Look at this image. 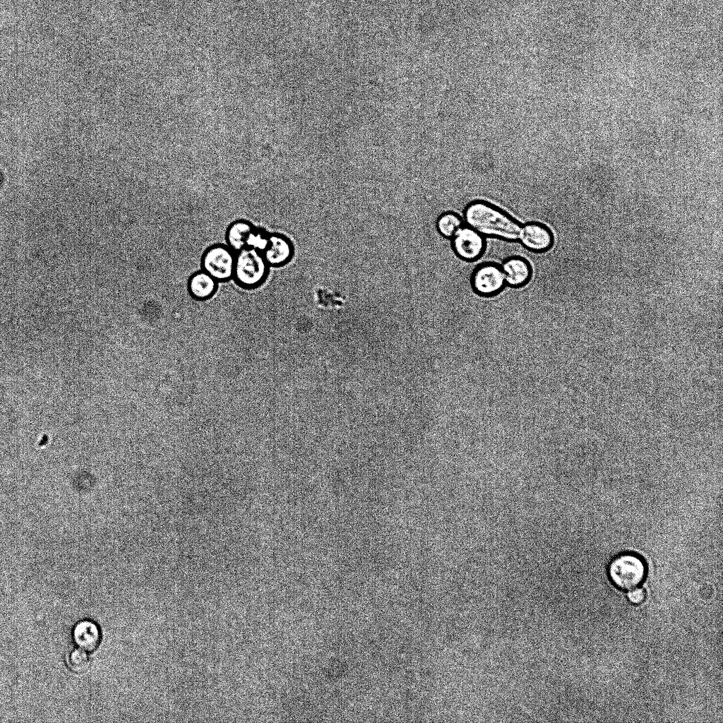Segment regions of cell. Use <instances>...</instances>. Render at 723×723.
Listing matches in <instances>:
<instances>
[{
  "instance_id": "obj_1",
  "label": "cell",
  "mask_w": 723,
  "mask_h": 723,
  "mask_svg": "<svg viewBox=\"0 0 723 723\" xmlns=\"http://www.w3.org/2000/svg\"><path fill=\"white\" fill-rule=\"evenodd\" d=\"M467 226L484 237L516 241L519 239L520 223L507 212L486 201L476 200L464 209Z\"/></svg>"
},
{
  "instance_id": "obj_2",
  "label": "cell",
  "mask_w": 723,
  "mask_h": 723,
  "mask_svg": "<svg viewBox=\"0 0 723 723\" xmlns=\"http://www.w3.org/2000/svg\"><path fill=\"white\" fill-rule=\"evenodd\" d=\"M270 268L261 251L246 247L235 253L233 280L241 288L256 289L266 281Z\"/></svg>"
},
{
  "instance_id": "obj_3",
  "label": "cell",
  "mask_w": 723,
  "mask_h": 723,
  "mask_svg": "<svg viewBox=\"0 0 723 723\" xmlns=\"http://www.w3.org/2000/svg\"><path fill=\"white\" fill-rule=\"evenodd\" d=\"M608 573L615 586L622 590H631L642 583L647 573V567L641 557L627 552L616 556L611 561Z\"/></svg>"
},
{
  "instance_id": "obj_4",
  "label": "cell",
  "mask_w": 723,
  "mask_h": 723,
  "mask_svg": "<svg viewBox=\"0 0 723 723\" xmlns=\"http://www.w3.org/2000/svg\"><path fill=\"white\" fill-rule=\"evenodd\" d=\"M235 252L227 244H215L208 246L201 258V270L218 283L233 279Z\"/></svg>"
},
{
  "instance_id": "obj_5",
  "label": "cell",
  "mask_w": 723,
  "mask_h": 723,
  "mask_svg": "<svg viewBox=\"0 0 723 723\" xmlns=\"http://www.w3.org/2000/svg\"><path fill=\"white\" fill-rule=\"evenodd\" d=\"M451 239L454 253L462 261H476L485 252V237L469 226L462 225Z\"/></svg>"
},
{
  "instance_id": "obj_6",
  "label": "cell",
  "mask_w": 723,
  "mask_h": 723,
  "mask_svg": "<svg viewBox=\"0 0 723 723\" xmlns=\"http://www.w3.org/2000/svg\"><path fill=\"white\" fill-rule=\"evenodd\" d=\"M471 284L474 291L481 296L496 295L506 285L501 267L494 262L481 263L472 274Z\"/></svg>"
},
{
  "instance_id": "obj_7",
  "label": "cell",
  "mask_w": 723,
  "mask_h": 723,
  "mask_svg": "<svg viewBox=\"0 0 723 723\" xmlns=\"http://www.w3.org/2000/svg\"><path fill=\"white\" fill-rule=\"evenodd\" d=\"M522 246L534 253L550 250L554 244L552 231L539 222H529L521 226L519 239Z\"/></svg>"
},
{
  "instance_id": "obj_8",
  "label": "cell",
  "mask_w": 723,
  "mask_h": 723,
  "mask_svg": "<svg viewBox=\"0 0 723 723\" xmlns=\"http://www.w3.org/2000/svg\"><path fill=\"white\" fill-rule=\"evenodd\" d=\"M262 253L270 267L280 268L292 261L294 246L287 236L280 233H270L268 244Z\"/></svg>"
},
{
  "instance_id": "obj_9",
  "label": "cell",
  "mask_w": 723,
  "mask_h": 723,
  "mask_svg": "<svg viewBox=\"0 0 723 723\" xmlns=\"http://www.w3.org/2000/svg\"><path fill=\"white\" fill-rule=\"evenodd\" d=\"M501 267L506 283L510 287H523L532 277V266L530 262L522 256H514L507 258Z\"/></svg>"
},
{
  "instance_id": "obj_10",
  "label": "cell",
  "mask_w": 723,
  "mask_h": 723,
  "mask_svg": "<svg viewBox=\"0 0 723 723\" xmlns=\"http://www.w3.org/2000/svg\"><path fill=\"white\" fill-rule=\"evenodd\" d=\"M218 282L203 270L193 273L188 280L190 295L198 301L211 298L217 289Z\"/></svg>"
},
{
  "instance_id": "obj_11",
  "label": "cell",
  "mask_w": 723,
  "mask_h": 723,
  "mask_svg": "<svg viewBox=\"0 0 723 723\" xmlns=\"http://www.w3.org/2000/svg\"><path fill=\"white\" fill-rule=\"evenodd\" d=\"M254 228L253 224L249 220L239 219L233 221L226 229V244L235 253L246 248L248 240Z\"/></svg>"
},
{
  "instance_id": "obj_12",
  "label": "cell",
  "mask_w": 723,
  "mask_h": 723,
  "mask_svg": "<svg viewBox=\"0 0 723 723\" xmlns=\"http://www.w3.org/2000/svg\"><path fill=\"white\" fill-rule=\"evenodd\" d=\"M73 636L75 643L80 649L91 652L98 647L101 634L96 623L85 620L76 625Z\"/></svg>"
},
{
  "instance_id": "obj_13",
  "label": "cell",
  "mask_w": 723,
  "mask_h": 723,
  "mask_svg": "<svg viewBox=\"0 0 723 723\" xmlns=\"http://www.w3.org/2000/svg\"><path fill=\"white\" fill-rule=\"evenodd\" d=\"M462 225V217L452 211L443 213L436 221L438 232L441 236L448 239H451Z\"/></svg>"
},
{
  "instance_id": "obj_14",
  "label": "cell",
  "mask_w": 723,
  "mask_h": 723,
  "mask_svg": "<svg viewBox=\"0 0 723 723\" xmlns=\"http://www.w3.org/2000/svg\"><path fill=\"white\" fill-rule=\"evenodd\" d=\"M68 665L73 671L83 673L89 667V657L83 650L75 649L68 655Z\"/></svg>"
},
{
  "instance_id": "obj_15",
  "label": "cell",
  "mask_w": 723,
  "mask_h": 723,
  "mask_svg": "<svg viewBox=\"0 0 723 723\" xmlns=\"http://www.w3.org/2000/svg\"><path fill=\"white\" fill-rule=\"evenodd\" d=\"M270 233L263 228L255 227L247 242V247L263 252L267 247Z\"/></svg>"
},
{
  "instance_id": "obj_16",
  "label": "cell",
  "mask_w": 723,
  "mask_h": 723,
  "mask_svg": "<svg viewBox=\"0 0 723 723\" xmlns=\"http://www.w3.org/2000/svg\"><path fill=\"white\" fill-rule=\"evenodd\" d=\"M361 20L356 16H349L342 23L344 31L351 35L358 34L362 30Z\"/></svg>"
},
{
  "instance_id": "obj_17",
  "label": "cell",
  "mask_w": 723,
  "mask_h": 723,
  "mask_svg": "<svg viewBox=\"0 0 723 723\" xmlns=\"http://www.w3.org/2000/svg\"><path fill=\"white\" fill-rule=\"evenodd\" d=\"M645 597V591L642 588H637L628 593V598L633 604L641 603Z\"/></svg>"
},
{
  "instance_id": "obj_18",
  "label": "cell",
  "mask_w": 723,
  "mask_h": 723,
  "mask_svg": "<svg viewBox=\"0 0 723 723\" xmlns=\"http://www.w3.org/2000/svg\"><path fill=\"white\" fill-rule=\"evenodd\" d=\"M383 83V79L379 76H373L368 79V84L375 89L381 88Z\"/></svg>"
},
{
  "instance_id": "obj_19",
  "label": "cell",
  "mask_w": 723,
  "mask_h": 723,
  "mask_svg": "<svg viewBox=\"0 0 723 723\" xmlns=\"http://www.w3.org/2000/svg\"><path fill=\"white\" fill-rule=\"evenodd\" d=\"M326 0H311L313 3L317 5L323 4Z\"/></svg>"
}]
</instances>
